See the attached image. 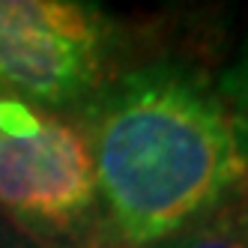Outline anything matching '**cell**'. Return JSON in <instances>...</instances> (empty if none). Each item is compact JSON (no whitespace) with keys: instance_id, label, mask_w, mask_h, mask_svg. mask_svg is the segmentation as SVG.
I'll list each match as a JSON object with an SVG mask.
<instances>
[{"instance_id":"cell-1","label":"cell","mask_w":248,"mask_h":248,"mask_svg":"<svg viewBox=\"0 0 248 248\" xmlns=\"http://www.w3.org/2000/svg\"><path fill=\"white\" fill-rule=\"evenodd\" d=\"M84 138L105 212L129 245L170 239L248 183L221 96L176 66H147L105 87Z\"/></svg>"},{"instance_id":"cell-2","label":"cell","mask_w":248,"mask_h":248,"mask_svg":"<svg viewBox=\"0 0 248 248\" xmlns=\"http://www.w3.org/2000/svg\"><path fill=\"white\" fill-rule=\"evenodd\" d=\"M111 21L78 0H0V87L18 102L72 105L102 90Z\"/></svg>"},{"instance_id":"cell-3","label":"cell","mask_w":248,"mask_h":248,"mask_svg":"<svg viewBox=\"0 0 248 248\" xmlns=\"http://www.w3.org/2000/svg\"><path fill=\"white\" fill-rule=\"evenodd\" d=\"M96 198L84 132L27 102L0 99V203L24 221L66 227Z\"/></svg>"},{"instance_id":"cell-4","label":"cell","mask_w":248,"mask_h":248,"mask_svg":"<svg viewBox=\"0 0 248 248\" xmlns=\"http://www.w3.org/2000/svg\"><path fill=\"white\" fill-rule=\"evenodd\" d=\"M155 248H248V183Z\"/></svg>"},{"instance_id":"cell-5","label":"cell","mask_w":248,"mask_h":248,"mask_svg":"<svg viewBox=\"0 0 248 248\" xmlns=\"http://www.w3.org/2000/svg\"><path fill=\"white\" fill-rule=\"evenodd\" d=\"M218 96L224 102L230 120H233L236 135H239V144H242V150L248 155V42L239 51L236 63L224 72L221 87H218Z\"/></svg>"}]
</instances>
